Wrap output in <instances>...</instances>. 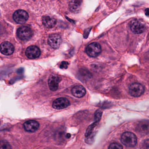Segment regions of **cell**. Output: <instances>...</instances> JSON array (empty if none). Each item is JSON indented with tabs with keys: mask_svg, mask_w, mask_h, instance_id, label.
Returning a JSON list of instances; mask_svg holds the SVG:
<instances>
[{
	"mask_svg": "<svg viewBox=\"0 0 149 149\" xmlns=\"http://www.w3.org/2000/svg\"><path fill=\"white\" fill-rule=\"evenodd\" d=\"M130 28L132 33L139 34L143 33L146 29L145 23L140 19H134L130 22Z\"/></svg>",
	"mask_w": 149,
	"mask_h": 149,
	"instance_id": "cell-1",
	"label": "cell"
},
{
	"mask_svg": "<svg viewBox=\"0 0 149 149\" xmlns=\"http://www.w3.org/2000/svg\"><path fill=\"white\" fill-rule=\"evenodd\" d=\"M121 141L125 146L133 147L136 144V137L134 133L127 132L123 133L122 135Z\"/></svg>",
	"mask_w": 149,
	"mask_h": 149,
	"instance_id": "cell-2",
	"label": "cell"
},
{
	"mask_svg": "<svg viewBox=\"0 0 149 149\" xmlns=\"http://www.w3.org/2000/svg\"><path fill=\"white\" fill-rule=\"evenodd\" d=\"M102 51L101 46L97 42H94L90 44L86 48L87 54L91 57L98 56Z\"/></svg>",
	"mask_w": 149,
	"mask_h": 149,
	"instance_id": "cell-3",
	"label": "cell"
},
{
	"mask_svg": "<svg viewBox=\"0 0 149 149\" xmlns=\"http://www.w3.org/2000/svg\"><path fill=\"white\" fill-rule=\"evenodd\" d=\"M145 91L144 86L138 83L132 84L129 87V92L132 96L138 97L142 95Z\"/></svg>",
	"mask_w": 149,
	"mask_h": 149,
	"instance_id": "cell-4",
	"label": "cell"
},
{
	"mask_svg": "<svg viewBox=\"0 0 149 149\" xmlns=\"http://www.w3.org/2000/svg\"><path fill=\"white\" fill-rule=\"evenodd\" d=\"M17 35L20 40H28L32 37V30L28 27L23 26L17 30Z\"/></svg>",
	"mask_w": 149,
	"mask_h": 149,
	"instance_id": "cell-5",
	"label": "cell"
},
{
	"mask_svg": "<svg viewBox=\"0 0 149 149\" xmlns=\"http://www.w3.org/2000/svg\"><path fill=\"white\" fill-rule=\"evenodd\" d=\"M13 17L15 22L19 24H24L28 19L29 15L26 11L19 10L15 12Z\"/></svg>",
	"mask_w": 149,
	"mask_h": 149,
	"instance_id": "cell-6",
	"label": "cell"
},
{
	"mask_svg": "<svg viewBox=\"0 0 149 149\" xmlns=\"http://www.w3.org/2000/svg\"><path fill=\"white\" fill-rule=\"evenodd\" d=\"M48 42L51 47L54 49H57L61 43V38L58 34H53L50 35L49 37Z\"/></svg>",
	"mask_w": 149,
	"mask_h": 149,
	"instance_id": "cell-7",
	"label": "cell"
},
{
	"mask_svg": "<svg viewBox=\"0 0 149 149\" xmlns=\"http://www.w3.org/2000/svg\"><path fill=\"white\" fill-rule=\"evenodd\" d=\"M70 104L69 101L64 97L57 98L53 103L52 106L56 109H62L67 108Z\"/></svg>",
	"mask_w": 149,
	"mask_h": 149,
	"instance_id": "cell-8",
	"label": "cell"
},
{
	"mask_svg": "<svg viewBox=\"0 0 149 149\" xmlns=\"http://www.w3.org/2000/svg\"><path fill=\"white\" fill-rule=\"evenodd\" d=\"M61 80L60 77L57 75L53 74L50 75L48 80V85L50 90L53 91L57 90Z\"/></svg>",
	"mask_w": 149,
	"mask_h": 149,
	"instance_id": "cell-9",
	"label": "cell"
},
{
	"mask_svg": "<svg viewBox=\"0 0 149 149\" xmlns=\"http://www.w3.org/2000/svg\"><path fill=\"white\" fill-rule=\"evenodd\" d=\"M26 54L29 59H36L39 57L40 55V50L36 46H30L26 50Z\"/></svg>",
	"mask_w": 149,
	"mask_h": 149,
	"instance_id": "cell-10",
	"label": "cell"
},
{
	"mask_svg": "<svg viewBox=\"0 0 149 149\" xmlns=\"http://www.w3.org/2000/svg\"><path fill=\"white\" fill-rule=\"evenodd\" d=\"M136 130L138 132L142 135L149 134V121L144 120L139 122L137 125Z\"/></svg>",
	"mask_w": 149,
	"mask_h": 149,
	"instance_id": "cell-11",
	"label": "cell"
},
{
	"mask_svg": "<svg viewBox=\"0 0 149 149\" xmlns=\"http://www.w3.org/2000/svg\"><path fill=\"white\" fill-rule=\"evenodd\" d=\"M14 47L12 43L8 42H2L1 45V51L5 55H10L13 53Z\"/></svg>",
	"mask_w": 149,
	"mask_h": 149,
	"instance_id": "cell-12",
	"label": "cell"
},
{
	"mask_svg": "<svg viewBox=\"0 0 149 149\" xmlns=\"http://www.w3.org/2000/svg\"><path fill=\"white\" fill-rule=\"evenodd\" d=\"M40 124L38 122L34 120L27 121L24 123L25 130L29 132H35L39 129Z\"/></svg>",
	"mask_w": 149,
	"mask_h": 149,
	"instance_id": "cell-13",
	"label": "cell"
},
{
	"mask_svg": "<svg viewBox=\"0 0 149 149\" xmlns=\"http://www.w3.org/2000/svg\"><path fill=\"white\" fill-rule=\"evenodd\" d=\"M71 92L74 96L81 98L85 95L86 91L83 86L81 85H77L72 88Z\"/></svg>",
	"mask_w": 149,
	"mask_h": 149,
	"instance_id": "cell-14",
	"label": "cell"
},
{
	"mask_svg": "<svg viewBox=\"0 0 149 149\" xmlns=\"http://www.w3.org/2000/svg\"><path fill=\"white\" fill-rule=\"evenodd\" d=\"M42 23L47 28L51 29L54 27L56 24V20L53 17L45 16L42 18Z\"/></svg>",
	"mask_w": 149,
	"mask_h": 149,
	"instance_id": "cell-15",
	"label": "cell"
},
{
	"mask_svg": "<svg viewBox=\"0 0 149 149\" xmlns=\"http://www.w3.org/2000/svg\"><path fill=\"white\" fill-rule=\"evenodd\" d=\"M81 2L80 1H72L69 4V7L71 11L75 13L79 12L81 7Z\"/></svg>",
	"mask_w": 149,
	"mask_h": 149,
	"instance_id": "cell-16",
	"label": "cell"
},
{
	"mask_svg": "<svg viewBox=\"0 0 149 149\" xmlns=\"http://www.w3.org/2000/svg\"><path fill=\"white\" fill-rule=\"evenodd\" d=\"M11 145L6 141H1L0 143V149H11Z\"/></svg>",
	"mask_w": 149,
	"mask_h": 149,
	"instance_id": "cell-17",
	"label": "cell"
},
{
	"mask_svg": "<svg viewBox=\"0 0 149 149\" xmlns=\"http://www.w3.org/2000/svg\"><path fill=\"white\" fill-rule=\"evenodd\" d=\"M109 149H123V147L120 144L114 143H112L109 146Z\"/></svg>",
	"mask_w": 149,
	"mask_h": 149,
	"instance_id": "cell-18",
	"label": "cell"
},
{
	"mask_svg": "<svg viewBox=\"0 0 149 149\" xmlns=\"http://www.w3.org/2000/svg\"><path fill=\"white\" fill-rule=\"evenodd\" d=\"M102 113V112L101 110H97V111H96L95 114V119L96 123L99 121L101 119Z\"/></svg>",
	"mask_w": 149,
	"mask_h": 149,
	"instance_id": "cell-19",
	"label": "cell"
},
{
	"mask_svg": "<svg viewBox=\"0 0 149 149\" xmlns=\"http://www.w3.org/2000/svg\"><path fill=\"white\" fill-rule=\"evenodd\" d=\"M141 149H149V139L144 140L141 144Z\"/></svg>",
	"mask_w": 149,
	"mask_h": 149,
	"instance_id": "cell-20",
	"label": "cell"
},
{
	"mask_svg": "<svg viewBox=\"0 0 149 149\" xmlns=\"http://www.w3.org/2000/svg\"><path fill=\"white\" fill-rule=\"evenodd\" d=\"M97 123L95 122V123H94L92 124L89 127H88V129H87V132H86V136H88L90 134V133H91V131H92V130H93V128L95 127V126L96 125Z\"/></svg>",
	"mask_w": 149,
	"mask_h": 149,
	"instance_id": "cell-21",
	"label": "cell"
},
{
	"mask_svg": "<svg viewBox=\"0 0 149 149\" xmlns=\"http://www.w3.org/2000/svg\"><path fill=\"white\" fill-rule=\"evenodd\" d=\"M68 63L66 61H63L60 65V68L61 69H67L68 66Z\"/></svg>",
	"mask_w": 149,
	"mask_h": 149,
	"instance_id": "cell-22",
	"label": "cell"
},
{
	"mask_svg": "<svg viewBox=\"0 0 149 149\" xmlns=\"http://www.w3.org/2000/svg\"><path fill=\"white\" fill-rule=\"evenodd\" d=\"M145 15L146 16H149V8H146L145 10Z\"/></svg>",
	"mask_w": 149,
	"mask_h": 149,
	"instance_id": "cell-23",
	"label": "cell"
},
{
	"mask_svg": "<svg viewBox=\"0 0 149 149\" xmlns=\"http://www.w3.org/2000/svg\"><path fill=\"white\" fill-rule=\"evenodd\" d=\"M70 134H68V135H67V137L68 138H70Z\"/></svg>",
	"mask_w": 149,
	"mask_h": 149,
	"instance_id": "cell-24",
	"label": "cell"
}]
</instances>
